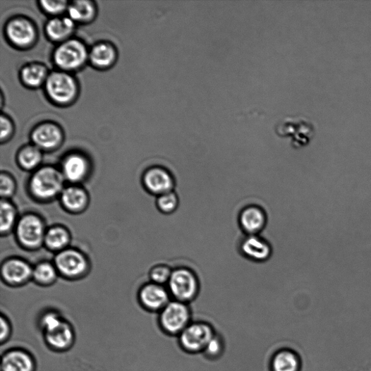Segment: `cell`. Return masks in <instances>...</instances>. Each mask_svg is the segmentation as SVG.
I'll use <instances>...</instances> for the list:
<instances>
[{
    "label": "cell",
    "mask_w": 371,
    "mask_h": 371,
    "mask_svg": "<svg viewBox=\"0 0 371 371\" xmlns=\"http://www.w3.org/2000/svg\"><path fill=\"white\" fill-rule=\"evenodd\" d=\"M59 198L63 209L72 214L83 213L90 203L87 192L77 184H71L66 187Z\"/></svg>",
    "instance_id": "cell-17"
},
{
    "label": "cell",
    "mask_w": 371,
    "mask_h": 371,
    "mask_svg": "<svg viewBox=\"0 0 371 371\" xmlns=\"http://www.w3.org/2000/svg\"><path fill=\"white\" fill-rule=\"evenodd\" d=\"M0 232L2 236H6L15 231L19 219L15 205L10 200H1L0 204Z\"/></svg>",
    "instance_id": "cell-22"
},
{
    "label": "cell",
    "mask_w": 371,
    "mask_h": 371,
    "mask_svg": "<svg viewBox=\"0 0 371 371\" xmlns=\"http://www.w3.org/2000/svg\"><path fill=\"white\" fill-rule=\"evenodd\" d=\"M224 349V344L221 338L215 335L207 343L204 353L209 358L219 356Z\"/></svg>",
    "instance_id": "cell-33"
},
{
    "label": "cell",
    "mask_w": 371,
    "mask_h": 371,
    "mask_svg": "<svg viewBox=\"0 0 371 371\" xmlns=\"http://www.w3.org/2000/svg\"><path fill=\"white\" fill-rule=\"evenodd\" d=\"M71 241L68 229L63 226L56 225L47 229L44 245L48 250L58 253L68 248Z\"/></svg>",
    "instance_id": "cell-21"
},
{
    "label": "cell",
    "mask_w": 371,
    "mask_h": 371,
    "mask_svg": "<svg viewBox=\"0 0 371 371\" xmlns=\"http://www.w3.org/2000/svg\"><path fill=\"white\" fill-rule=\"evenodd\" d=\"M59 276L54 262L42 261L33 268L32 279L40 286H48L54 284Z\"/></svg>",
    "instance_id": "cell-23"
},
{
    "label": "cell",
    "mask_w": 371,
    "mask_h": 371,
    "mask_svg": "<svg viewBox=\"0 0 371 371\" xmlns=\"http://www.w3.org/2000/svg\"><path fill=\"white\" fill-rule=\"evenodd\" d=\"M215 335L213 328L209 324L193 323L179 334V343L181 348L187 352H204L207 343Z\"/></svg>",
    "instance_id": "cell-8"
},
{
    "label": "cell",
    "mask_w": 371,
    "mask_h": 371,
    "mask_svg": "<svg viewBox=\"0 0 371 371\" xmlns=\"http://www.w3.org/2000/svg\"><path fill=\"white\" fill-rule=\"evenodd\" d=\"M156 205L162 214L170 215L174 213L179 205V198L177 194L173 191L161 196H158Z\"/></svg>",
    "instance_id": "cell-30"
},
{
    "label": "cell",
    "mask_w": 371,
    "mask_h": 371,
    "mask_svg": "<svg viewBox=\"0 0 371 371\" xmlns=\"http://www.w3.org/2000/svg\"><path fill=\"white\" fill-rule=\"evenodd\" d=\"M33 357L20 349L6 352L2 357L1 371H35Z\"/></svg>",
    "instance_id": "cell-19"
},
{
    "label": "cell",
    "mask_w": 371,
    "mask_h": 371,
    "mask_svg": "<svg viewBox=\"0 0 371 371\" xmlns=\"http://www.w3.org/2000/svg\"><path fill=\"white\" fill-rule=\"evenodd\" d=\"M241 252L248 260L263 262L272 255V248L267 241L260 235H247L240 245Z\"/></svg>",
    "instance_id": "cell-16"
},
{
    "label": "cell",
    "mask_w": 371,
    "mask_h": 371,
    "mask_svg": "<svg viewBox=\"0 0 371 371\" xmlns=\"http://www.w3.org/2000/svg\"><path fill=\"white\" fill-rule=\"evenodd\" d=\"M54 264L59 275L70 280L83 278L90 269L87 255L80 250L71 248L58 253Z\"/></svg>",
    "instance_id": "cell-5"
},
{
    "label": "cell",
    "mask_w": 371,
    "mask_h": 371,
    "mask_svg": "<svg viewBox=\"0 0 371 371\" xmlns=\"http://www.w3.org/2000/svg\"><path fill=\"white\" fill-rule=\"evenodd\" d=\"M7 35L10 40L19 47L30 45L36 37L33 25L24 19H15L7 26Z\"/></svg>",
    "instance_id": "cell-18"
},
{
    "label": "cell",
    "mask_w": 371,
    "mask_h": 371,
    "mask_svg": "<svg viewBox=\"0 0 371 371\" xmlns=\"http://www.w3.org/2000/svg\"><path fill=\"white\" fill-rule=\"evenodd\" d=\"M12 131V125L11 121L6 117H1V140H4L8 138Z\"/></svg>",
    "instance_id": "cell-36"
},
{
    "label": "cell",
    "mask_w": 371,
    "mask_h": 371,
    "mask_svg": "<svg viewBox=\"0 0 371 371\" xmlns=\"http://www.w3.org/2000/svg\"><path fill=\"white\" fill-rule=\"evenodd\" d=\"M90 165L87 159L80 154L67 156L62 164L61 172L66 181L71 184L84 182L90 174Z\"/></svg>",
    "instance_id": "cell-14"
},
{
    "label": "cell",
    "mask_w": 371,
    "mask_h": 371,
    "mask_svg": "<svg viewBox=\"0 0 371 371\" xmlns=\"http://www.w3.org/2000/svg\"><path fill=\"white\" fill-rule=\"evenodd\" d=\"M73 28L74 23L71 18H55L47 23L46 32L51 39L60 41L67 38Z\"/></svg>",
    "instance_id": "cell-24"
},
{
    "label": "cell",
    "mask_w": 371,
    "mask_h": 371,
    "mask_svg": "<svg viewBox=\"0 0 371 371\" xmlns=\"http://www.w3.org/2000/svg\"><path fill=\"white\" fill-rule=\"evenodd\" d=\"M87 58L85 46L77 40L63 43L55 53L56 64L65 70H74L81 67Z\"/></svg>",
    "instance_id": "cell-9"
},
{
    "label": "cell",
    "mask_w": 371,
    "mask_h": 371,
    "mask_svg": "<svg viewBox=\"0 0 371 371\" xmlns=\"http://www.w3.org/2000/svg\"><path fill=\"white\" fill-rule=\"evenodd\" d=\"M33 268L28 261L22 258L11 257L3 262L1 276L9 286H23L32 279Z\"/></svg>",
    "instance_id": "cell-12"
},
{
    "label": "cell",
    "mask_w": 371,
    "mask_h": 371,
    "mask_svg": "<svg viewBox=\"0 0 371 371\" xmlns=\"http://www.w3.org/2000/svg\"><path fill=\"white\" fill-rule=\"evenodd\" d=\"M42 6L45 11L51 14H59L67 8L66 1H42Z\"/></svg>",
    "instance_id": "cell-34"
},
{
    "label": "cell",
    "mask_w": 371,
    "mask_h": 371,
    "mask_svg": "<svg viewBox=\"0 0 371 371\" xmlns=\"http://www.w3.org/2000/svg\"><path fill=\"white\" fill-rule=\"evenodd\" d=\"M42 159V155L39 148L35 146L23 148L18 157L20 166L25 171L36 169L39 166Z\"/></svg>",
    "instance_id": "cell-27"
},
{
    "label": "cell",
    "mask_w": 371,
    "mask_h": 371,
    "mask_svg": "<svg viewBox=\"0 0 371 371\" xmlns=\"http://www.w3.org/2000/svg\"><path fill=\"white\" fill-rule=\"evenodd\" d=\"M17 189L15 178L8 173L2 172L0 176V195L4 200H9L12 197Z\"/></svg>",
    "instance_id": "cell-32"
},
{
    "label": "cell",
    "mask_w": 371,
    "mask_h": 371,
    "mask_svg": "<svg viewBox=\"0 0 371 371\" xmlns=\"http://www.w3.org/2000/svg\"><path fill=\"white\" fill-rule=\"evenodd\" d=\"M115 58L114 49L109 44H98L92 49L90 53L92 63L100 68L109 66L113 63Z\"/></svg>",
    "instance_id": "cell-26"
},
{
    "label": "cell",
    "mask_w": 371,
    "mask_h": 371,
    "mask_svg": "<svg viewBox=\"0 0 371 371\" xmlns=\"http://www.w3.org/2000/svg\"><path fill=\"white\" fill-rule=\"evenodd\" d=\"M44 340L52 351L64 352L69 350L75 341L71 325L55 311L44 313L40 320Z\"/></svg>",
    "instance_id": "cell-1"
},
{
    "label": "cell",
    "mask_w": 371,
    "mask_h": 371,
    "mask_svg": "<svg viewBox=\"0 0 371 371\" xmlns=\"http://www.w3.org/2000/svg\"><path fill=\"white\" fill-rule=\"evenodd\" d=\"M46 90L51 99L60 104L71 101L76 94L73 78L64 73H53L46 83Z\"/></svg>",
    "instance_id": "cell-10"
},
{
    "label": "cell",
    "mask_w": 371,
    "mask_h": 371,
    "mask_svg": "<svg viewBox=\"0 0 371 371\" xmlns=\"http://www.w3.org/2000/svg\"><path fill=\"white\" fill-rule=\"evenodd\" d=\"M61 171L51 166L37 169L29 181L31 195L40 202H49L60 197L65 187Z\"/></svg>",
    "instance_id": "cell-2"
},
{
    "label": "cell",
    "mask_w": 371,
    "mask_h": 371,
    "mask_svg": "<svg viewBox=\"0 0 371 371\" xmlns=\"http://www.w3.org/2000/svg\"><path fill=\"white\" fill-rule=\"evenodd\" d=\"M70 18L75 21H87L95 13L93 5L89 1L73 2L68 8Z\"/></svg>",
    "instance_id": "cell-29"
},
{
    "label": "cell",
    "mask_w": 371,
    "mask_h": 371,
    "mask_svg": "<svg viewBox=\"0 0 371 371\" xmlns=\"http://www.w3.org/2000/svg\"><path fill=\"white\" fill-rule=\"evenodd\" d=\"M167 285L169 293L174 300L187 304L197 298L200 286L197 274L186 267L173 270Z\"/></svg>",
    "instance_id": "cell-4"
},
{
    "label": "cell",
    "mask_w": 371,
    "mask_h": 371,
    "mask_svg": "<svg viewBox=\"0 0 371 371\" xmlns=\"http://www.w3.org/2000/svg\"><path fill=\"white\" fill-rule=\"evenodd\" d=\"M272 367L273 371H298L300 362L294 353L284 350L274 356Z\"/></svg>",
    "instance_id": "cell-25"
},
{
    "label": "cell",
    "mask_w": 371,
    "mask_h": 371,
    "mask_svg": "<svg viewBox=\"0 0 371 371\" xmlns=\"http://www.w3.org/2000/svg\"><path fill=\"white\" fill-rule=\"evenodd\" d=\"M191 311L187 303L171 301L161 312L159 323L169 334H180L190 324Z\"/></svg>",
    "instance_id": "cell-7"
},
{
    "label": "cell",
    "mask_w": 371,
    "mask_h": 371,
    "mask_svg": "<svg viewBox=\"0 0 371 371\" xmlns=\"http://www.w3.org/2000/svg\"><path fill=\"white\" fill-rule=\"evenodd\" d=\"M142 182L146 190L157 197L174 191L175 179L173 174L162 166L149 169L143 176Z\"/></svg>",
    "instance_id": "cell-11"
},
{
    "label": "cell",
    "mask_w": 371,
    "mask_h": 371,
    "mask_svg": "<svg viewBox=\"0 0 371 371\" xmlns=\"http://www.w3.org/2000/svg\"><path fill=\"white\" fill-rule=\"evenodd\" d=\"M238 224L247 235H259L267 226V215L260 206L248 205L238 215Z\"/></svg>",
    "instance_id": "cell-15"
},
{
    "label": "cell",
    "mask_w": 371,
    "mask_h": 371,
    "mask_svg": "<svg viewBox=\"0 0 371 371\" xmlns=\"http://www.w3.org/2000/svg\"><path fill=\"white\" fill-rule=\"evenodd\" d=\"M172 272L173 270L167 264H156L150 272L151 282L163 286L168 284Z\"/></svg>",
    "instance_id": "cell-31"
},
{
    "label": "cell",
    "mask_w": 371,
    "mask_h": 371,
    "mask_svg": "<svg viewBox=\"0 0 371 371\" xmlns=\"http://www.w3.org/2000/svg\"><path fill=\"white\" fill-rule=\"evenodd\" d=\"M46 68L39 64L26 66L22 71L23 81L26 85L37 87L41 85L47 77Z\"/></svg>",
    "instance_id": "cell-28"
},
{
    "label": "cell",
    "mask_w": 371,
    "mask_h": 371,
    "mask_svg": "<svg viewBox=\"0 0 371 371\" xmlns=\"http://www.w3.org/2000/svg\"><path fill=\"white\" fill-rule=\"evenodd\" d=\"M276 132L281 137L290 138L291 145L300 148L311 142L315 127L312 121L303 118H286L277 123Z\"/></svg>",
    "instance_id": "cell-6"
},
{
    "label": "cell",
    "mask_w": 371,
    "mask_h": 371,
    "mask_svg": "<svg viewBox=\"0 0 371 371\" xmlns=\"http://www.w3.org/2000/svg\"><path fill=\"white\" fill-rule=\"evenodd\" d=\"M32 139L38 148L51 150L60 144L62 135L56 126L49 123L37 128L33 132Z\"/></svg>",
    "instance_id": "cell-20"
},
{
    "label": "cell",
    "mask_w": 371,
    "mask_h": 371,
    "mask_svg": "<svg viewBox=\"0 0 371 371\" xmlns=\"http://www.w3.org/2000/svg\"><path fill=\"white\" fill-rule=\"evenodd\" d=\"M47 229L39 216L25 214L19 219L15 229L17 241L25 250H38L44 245Z\"/></svg>",
    "instance_id": "cell-3"
},
{
    "label": "cell",
    "mask_w": 371,
    "mask_h": 371,
    "mask_svg": "<svg viewBox=\"0 0 371 371\" xmlns=\"http://www.w3.org/2000/svg\"><path fill=\"white\" fill-rule=\"evenodd\" d=\"M0 322H1V334H0V340L1 343H4L7 341L11 335V327L8 319L2 315L0 317Z\"/></svg>",
    "instance_id": "cell-35"
},
{
    "label": "cell",
    "mask_w": 371,
    "mask_h": 371,
    "mask_svg": "<svg viewBox=\"0 0 371 371\" xmlns=\"http://www.w3.org/2000/svg\"><path fill=\"white\" fill-rule=\"evenodd\" d=\"M171 297L168 288L152 282L142 286L138 294L141 305L151 312H161L171 302Z\"/></svg>",
    "instance_id": "cell-13"
}]
</instances>
